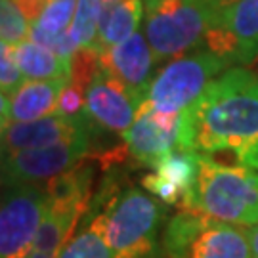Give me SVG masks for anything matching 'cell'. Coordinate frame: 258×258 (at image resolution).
<instances>
[{
    "label": "cell",
    "instance_id": "14",
    "mask_svg": "<svg viewBox=\"0 0 258 258\" xmlns=\"http://www.w3.org/2000/svg\"><path fill=\"white\" fill-rule=\"evenodd\" d=\"M84 103L92 122L120 136L132 126L140 107L128 90L102 69L86 84Z\"/></svg>",
    "mask_w": 258,
    "mask_h": 258
},
{
    "label": "cell",
    "instance_id": "12",
    "mask_svg": "<svg viewBox=\"0 0 258 258\" xmlns=\"http://www.w3.org/2000/svg\"><path fill=\"white\" fill-rule=\"evenodd\" d=\"M84 132H92V119L88 113L83 115H61L52 113L35 120L10 122L2 126V155H10L23 149L48 148Z\"/></svg>",
    "mask_w": 258,
    "mask_h": 258
},
{
    "label": "cell",
    "instance_id": "24",
    "mask_svg": "<svg viewBox=\"0 0 258 258\" xmlns=\"http://www.w3.org/2000/svg\"><path fill=\"white\" fill-rule=\"evenodd\" d=\"M247 233H249V243H250V250H252V258H258V222L254 226L247 228Z\"/></svg>",
    "mask_w": 258,
    "mask_h": 258
},
{
    "label": "cell",
    "instance_id": "8",
    "mask_svg": "<svg viewBox=\"0 0 258 258\" xmlns=\"http://www.w3.org/2000/svg\"><path fill=\"white\" fill-rule=\"evenodd\" d=\"M203 46L228 65L258 61V0H237L214 12Z\"/></svg>",
    "mask_w": 258,
    "mask_h": 258
},
{
    "label": "cell",
    "instance_id": "25",
    "mask_svg": "<svg viewBox=\"0 0 258 258\" xmlns=\"http://www.w3.org/2000/svg\"><path fill=\"white\" fill-rule=\"evenodd\" d=\"M233 2H237V0H212V4H214V8L220 10V8H226V6H230Z\"/></svg>",
    "mask_w": 258,
    "mask_h": 258
},
{
    "label": "cell",
    "instance_id": "6",
    "mask_svg": "<svg viewBox=\"0 0 258 258\" xmlns=\"http://www.w3.org/2000/svg\"><path fill=\"white\" fill-rule=\"evenodd\" d=\"M224 67L228 63L207 48L178 55L153 77L144 103L165 115H182Z\"/></svg>",
    "mask_w": 258,
    "mask_h": 258
},
{
    "label": "cell",
    "instance_id": "22",
    "mask_svg": "<svg viewBox=\"0 0 258 258\" xmlns=\"http://www.w3.org/2000/svg\"><path fill=\"white\" fill-rule=\"evenodd\" d=\"M25 81L27 79L19 69V63L14 54V46L2 44L0 46V90H2V96L14 94Z\"/></svg>",
    "mask_w": 258,
    "mask_h": 258
},
{
    "label": "cell",
    "instance_id": "18",
    "mask_svg": "<svg viewBox=\"0 0 258 258\" xmlns=\"http://www.w3.org/2000/svg\"><path fill=\"white\" fill-rule=\"evenodd\" d=\"M14 54L27 81H71V61L61 59L59 55L35 42L33 38H25L18 46H14Z\"/></svg>",
    "mask_w": 258,
    "mask_h": 258
},
{
    "label": "cell",
    "instance_id": "2",
    "mask_svg": "<svg viewBox=\"0 0 258 258\" xmlns=\"http://www.w3.org/2000/svg\"><path fill=\"white\" fill-rule=\"evenodd\" d=\"M199 155V176L189 211L250 228L258 222V170Z\"/></svg>",
    "mask_w": 258,
    "mask_h": 258
},
{
    "label": "cell",
    "instance_id": "11",
    "mask_svg": "<svg viewBox=\"0 0 258 258\" xmlns=\"http://www.w3.org/2000/svg\"><path fill=\"white\" fill-rule=\"evenodd\" d=\"M182 138V115H165L159 113L148 103H142L138 107V115L124 134V146L128 153L142 165L153 166L180 149Z\"/></svg>",
    "mask_w": 258,
    "mask_h": 258
},
{
    "label": "cell",
    "instance_id": "15",
    "mask_svg": "<svg viewBox=\"0 0 258 258\" xmlns=\"http://www.w3.org/2000/svg\"><path fill=\"white\" fill-rule=\"evenodd\" d=\"M67 83V79L25 81L14 94L2 96V126L10 122L35 120L55 113Z\"/></svg>",
    "mask_w": 258,
    "mask_h": 258
},
{
    "label": "cell",
    "instance_id": "21",
    "mask_svg": "<svg viewBox=\"0 0 258 258\" xmlns=\"http://www.w3.org/2000/svg\"><path fill=\"white\" fill-rule=\"evenodd\" d=\"M71 35L79 48H96L98 44V0H77Z\"/></svg>",
    "mask_w": 258,
    "mask_h": 258
},
{
    "label": "cell",
    "instance_id": "7",
    "mask_svg": "<svg viewBox=\"0 0 258 258\" xmlns=\"http://www.w3.org/2000/svg\"><path fill=\"white\" fill-rule=\"evenodd\" d=\"M48 191L35 184L4 185L0 209V258H25L48 211Z\"/></svg>",
    "mask_w": 258,
    "mask_h": 258
},
{
    "label": "cell",
    "instance_id": "4",
    "mask_svg": "<svg viewBox=\"0 0 258 258\" xmlns=\"http://www.w3.org/2000/svg\"><path fill=\"white\" fill-rule=\"evenodd\" d=\"M163 249L166 258H252L245 226L199 211H180L168 222Z\"/></svg>",
    "mask_w": 258,
    "mask_h": 258
},
{
    "label": "cell",
    "instance_id": "26",
    "mask_svg": "<svg viewBox=\"0 0 258 258\" xmlns=\"http://www.w3.org/2000/svg\"><path fill=\"white\" fill-rule=\"evenodd\" d=\"M148 258H159V254H153V256H148Z\"/></svg>",
    "mask_w": 258,
    "mask_h": 258
},
{
    "label": "cell",
    "instance_id": "20",
    "mask_svg": "<svg viewBox=\"0 0 258 258\" xmlns=\"http://www.w3.org/2000/svg\"><path fill=\"white\" fill-rule=\"evenodd\" d=\"M31 21L23 14V10L18 6L16 0H0V35L2 44L18 46L29 38L31 33Z\"/></svg>",
    "mask_w": 258,
    "mask_h": 258
},
{
    "label": "cell",
    "instance_id": "13",
    "mask_svg": "<svg viewBox=\"0 0 258 258\" xmlns=\"http://www.w3.org/2000/svg\"><path fill=\"white\" fill-rule=\"evenodd\" d=\"M199 155L195 151L174 149L153 166L151 174L142 178V185L163 205H178L182 211H189L195 197Z\"/></svg>",
    "mask_w": 258,
    "mask_h": 258
},
{
    "label": "cell",
    "instance_id": "3",
    "mask_svg": "<svg viewBox=\"0 0 258 258\" xmlns=\"http://www.w3.org/2000/svg\"><path fill=\"white\" fill-rule=\"evenodd\" d=\"M144 35L159 61L203 46L214 16L212 0H144Z\"/></svg>",
    "mask_w": 258,
    "mask_h": 258
},
{
    "label": "cell",
    "instance_id": "16",
    "mask_svg": "<svg viewBox=\"0 0 258 258\" xmlns=\"http://www.w3.org/2000/svg\"><path fill=\"white\" fill-rule=\"evenodd\" d=\"M88 207H90L88 201L84 203L48 201L44 222L25 258H57L65 243L71 239L75 230L79 228L81 220L84 218V211H88Z\"/></svg>",
    "mask_w": 258,
    "mask_h": 258
},
{
    "label": "cell",
    "instance_id": "17",
    "mask_svg": "<svg viewBox=\"0 0 258 258\" xmlns=\"http://www.w3.org/2000/svg\"><path fill=\"white\" fill-rule=\"evenodd\" d=\"M105 194L100 197V207L90 205L86 218L81 220L79 228L75 230L71 239L65 243L57 258H115L111 250L105 228H103V205Z\"/></svg>",
    "mask_w": 258,
    "mask_h": 258
},
{
    "label": "cell",
    "instance_id": "5",
    "mask_svg": "<svg viewBox=\"0 0 258 258\" xmlns=\"http://www.w3.org/2000/svg\"><path fill=\"white\" fill-rule=\"evenodd\" d=\"M161 201L148 191L128 187L103 205V228L115 258L157 254Z\"/></svg>",
    "mask_w": 258,
    "mask_h": 258
},
{
    "label": "cell",
    "instance_id": "19",
    "mask_svg": "<svg viewBox=\"0 0 258 258\" xmlns=\"http://www.w3.org/2000/svg\"><path fill=\"white\" fill-rule=\"evenodd\" d=\"M77 0H48L38 19L31 25L29 38L55 37L67 33L75 19Z\"/></svg>",
    "mask_w": 258,
    "mask_h": 258
},
{
    "label": "cell",
    "instance_id": "10",
    "mask_svg": "<svg viewBox=\"0 0 258 258\" xmlns=\"http://www.w3.org/2000/svg\"><path fill=\"white\" fill-rule=\"evenodd\" d=\"M102 71L119 81L138 105L146 102L149 84L153 81L157 57L142 31H136L128 38L117 44L98 50Z\"/></svg>",
    "mask_w": 258,
    "mask_h": 258
},
{
    "label": "cell",
    "instance_id": "1",
    "mask_svg": "<svg viewBox=\"0 0 258 258\" xmlns=\"http://www.w3.org/2000/svg\"><path fill=\"white\" fill-rule=\"evenodd\" d=\"M180 149L230 155L258 170V75L245 67L218 75L182 113Z\"/></svg>",
    "mask_w": 258,
    "mask_h": 258
},
{
    "label": "cell",
    "instance_id": "23",
    "mask_svg": "<svg viewBox=\"0 0 258 258\" xmlns=\"http://www.w3.org/2000/svg\"><path fill=\"white\" fill-rule=\"evenodd\" d=\"M84 88L83 84H77L73 81H69L67 86L63 88V94L59 98V105H57V113L61 115H83L86 113V103H84Z\"/></svg>",
    "mask_w": 258,
    "mask_h": 258
},
{
    "label": "cell",
    "instance_id": "9",
    "mask_svg": "<svg viewBox=\"0 0 258 258\" xmlns=\"http://www.w3.org/2000/svg\"><path fill=\"white\" fill-rule=\"evenodd\" d=\"M90 134L92 132H84L48 148L2 155V182L4 185L37 184L73 170L90 151Z\"/></svg>",
    "mask_w": 258,
    "mask_h": 258
}]
</instances>
